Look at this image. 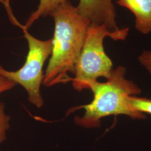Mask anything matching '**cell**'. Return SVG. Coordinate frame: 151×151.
<instances>
[{"label": "cell", "mask_w": 151, "mask_h": 151, "mask_svg": "<svg viewBox=\"0 0 151 151\" xmlns=\"http://www.w3.org/2000/svg\"><path fill=\"white\" fill-rule=\"evenodd\" d=\"M67 1L68 0H39L37 9L29 16L24 27L27 29H29L40 17L50 15L59 6Z\"/></svg>", "instance_id": "cell-7"}, {"label": "cell", "mask_w": 151, "mask_h": 151, "mask_svg": "<svg viewBox=\"0 0 151 151\" xmlns=\"http://www.w3.org/2000/svg\"><path fill=\"white\" fill-rule=\"evenodd\" d=\"M129 27L110 31L104 24L91 23L87 28L81 52L76 62L75 77L72 83L73 88L80 92L90 89L91 84L100 77L106 80L113 70L111 60L105 53L104 40L106 37L114 40H125Z\"/></svg>", "instance_id": "cell-3"}, {"label": "cell", "mask_w": 151, "mask_h": 151, "mask_svg": "<svg viewBox=\"0 0 151 151\" xmlns=\"http://www.w3.org/2000/svg\"><path fill=\"white\" fill-rule=\"evenodd\" d=\"M6 1H10V0H0V2H2V3H4L5 2H6Z\"/></svg>", "instance_id": "cell-12"}, {"label": "cell", "mask_w": 151, "mask_h": 151, "mask_svg": "<svg viewBox=\"0 0 151 151\" xmlns=\"http://www.w3.org/2000/svg\"><path fill=\"white\" fill-rule=\"evenodd\" d=\"M113 1L80 0L76 8L91 23L104 24L110 31H115L120 28L116 24L117 15Z\"/></svg>", "instance_id": "cell-5"}, {"label": "cell", "mask_w": 151, "mask_h": 151, "mask_svg": "<svg viewBox=\"0 0 151 151\" xmlns=\"http://www.w3.org/2000/svg\"><path fill=\"white\" fill-rule=\"evenodd\" d=\"M11 117L5 111V105L0 102V143L4 142L7 138V132L10 128Z\"/></svg>", "instance_id": "cell-9"}, {"label": "cell", "mask_w": 151, "mask_h": 151, "mask_svg": "<svg viewBox=\"0 0 151 151\" xmlns=\"http://www.w3.org/2000/svg\"><path fill=\"white\" fill-rule=\"evenodd\" d=\"M116 4L134 14L138 32L143 34L151 32V0H118Z\"/></svg>", "instance_id": "cell-6"}, {"label": "cell", "mask_w": 151, "mask_h": 151, "mask_svg": "<svg viewBox=\"0 0 151 151\" xmlns=\"http://www.w3.org/2000/svg\"><path fill=\"white\" fill-rule=\"evenodd\" d=\"M128 101L130 107L135 111L151 114V99L130 96Z\"/></svg>", "instance_id": "cell-8"}, {"label": "cell", "mask_w": 151, "mask_h": 151, "mask_svg": "<svg viewBox=\"0 0 151 151\" xmlns=\"http://www.w3.org/2000/svg\"><path fill=\"white\" fill-rule=\"evenodd\" d=\"M127 68L118 66L113 69L105 82H93L90 90L93 94L91 103L83 105L85 110L82 116H76L75 124L86 128H96L100 126L102 118L110 115H124L134 119H146L145 114L134 111L128 101L130 96L140 94L142 90L135 83L127 79Z\"/></svg>", "instance_id": "cell-2"}, {"label": "cell", "mask_w": 151, "mask_h": 151, "mask_svg": "<svg viewBox=\"0 0 151 151\" xmlns=\"http://www.w3.org/2000/svg\"><path fill=\"white\" fill-rule=\"evenodd\" d=\"M138 60L140 64L151 73V50L143 51L138 57Z\"/></svg>", "instance_id": "cell-10"}, {"label": "cell", "mask_w": 151, "mask_h": 151, "mask_svg": "<svg viewBox=\"0 0 151 151\" xmlns=\"http://www.w3.org/2000/svg\"><path fill=\"white\" fill-rule=\"evenodd\" d=\"M16 84L5 76L0 74V94L4 92L10 90L16 86Z\"/></svg>", "instance_id": "cell-11"}, {"label": "cell", "mask_w": 151, "mask_h": 151, "mask_svg": "<svg viewBox=\"0 0 151 151\" xmlns=\"http://www.w3.org/2000/svg\"><path fill=\"white\" fill-rule=\"evenodd\" d=\"M54 21L52 52L42 84L53 86L72 81L68 73L74 74L87 28L91 23L82 16L68 1L49 15Z\"/></svg>", "instance_id": "cell-1"}, {"label": "cell", "mask_w": 151, "mask_h": 151, "mask_svg": "<svg viewBox=\"0 0 151 151\" xmlns=\"http://www.w3.org/2000/svg\"><path fill=\"white\" fill-rule=\"evenodd\" d=\"M11 20L22 29L24 37L28 44V52L25 62L20 69L8 71L0 65V74L14 81L16 85H20L27 92L29 102L37 108H42L44 105L40 93V86L44 77L43 68L45 62L51 54L52 39L47 40L37 39L15 18Z\"/></svg>", "instance_id": "cell-4"}]
</instances>
